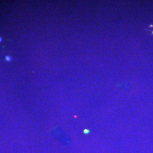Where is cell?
<instances>
[{"instance_id":"1","label":"cell","mask_w":153,"mask_h":153,"mask_svg":"<svg viewBox=\"0 0 153 153\" xmlns=\"http://www.w3.org/2000/svg\"><path fill=\"white\" fill-rule=\"evenodd\" d=\"M83 133H84V134H88L90 133V131L88 130V129H85V130L83 131Z\"/></svg>"},{"instance_id":"2","label":"cell","mask_w":153,"mask_h":153,"mask_svg":"<svg viewBox=\"0 0 153 153\" xmlns=\"http://www.w3.org/2000/svg\"><path fill=\"white\" fill-rule=\"evenodd\" d=\"M6 60L7 61H10V60H11V58H10V57H9V56H6Z\"/></svg>"},{"instance_id":"3","label":"cell","mask_w":153,"mask_h":153,"mask_svg":"<svg viewBox=\"0 0 153 153\" xmlns=\"http://www.w3.org/2000/svg\"><path fill=\"white\" fill-rule=\"evenodd\" d=\"M0 42H1V38H0Z\"/></svg>"}]
</instances>
